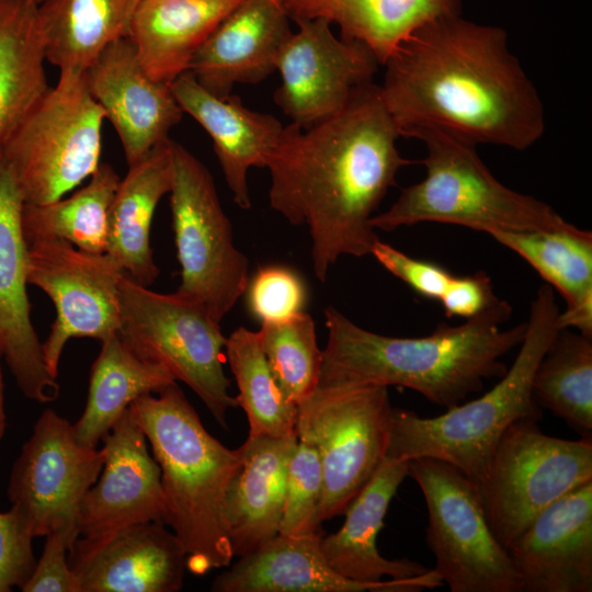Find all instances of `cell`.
I'll return each instance as SVG.
<instances>
[{"instance_id":"6da1fadb","label":"cell","mask_w":592,"mask_h":592,"mask_svg":"<svg viewBox=\"0 0 592 592\" xmlns=\"http://www.w3.org/2000/svg\"><path fill=\"white\" fill-rule=\"evenodd\" d=\"M400 134L371 82L334 115L303 128L284 126L266 156L269 203L295 226L306 225L318 281L343 255L371 254L379 239L375 210L411 163L397 147Z\"/></svg>"},{"instance_id":"7a4b0ae2","label":"cell","mask_w":592,"mask_h":592,"mask_svg":"<svg viewBox=\"0 0 592 592\" xmlns=\"http://www.w3.org/2000/svg\"><path fill=\"white\" fill-rule=\"evenodd\" d=\"M383 66L379 91L400 137L430 127L475 145L525 150L544 135L542 99L500 27L459 14L439 19Z\"/></svg>"},{"instance_id":"3957f363","label":"cell","mask_w":592,"mask_h":592,"mask_svg":"<svg viewBox=\"0 0 592 592\" xmlns=\"http://www.w3.org/2000/svg\"><path fill=\"white\" fill-rule=\"evenodd\" d=\"M511 314V305L497 297L462 325L442 322L429 335L398 338L366 330L328 306L319 384L400 386L433 405L453 408L479 392L485 380L506 373L502 357L526 332V321L501 328Z\"/></svg>"},{"instance_id":"277c9868","label":"cell","mask_w":592,"mask_h":592,"mask_svg":"<svg viewBox=\"0 0 592 592\" xmlns=\"http://www.w3.org/2000/svg\"><path fill=\"white\" fill-rule=\"evenodd\" d=\"M160 468L162 522L181 542L186 569L203 576L232 559L224 502L241 448H228L203 425L177 383L137 398L128 407Z\"/></svg>"},{"instance_id":"5b68a950","label":"cell","mask_w":592,"mask_h":592,"mask_svg":"<svg viewBox=\"0 0 592 592\" xmlns=\"http://www.w3.org/2000/svg\"><path fill=\"white\" fill-rule=\"evenodd\" d=\"M558 314L554 288L542 285L531 304L519 353L500 382L481 397L434 418L394 408L386 456L406 460L436 458L477 483L505 429L522 418H542L533 397V377L560 330Z\"/></svg>"},{"instance_id":"8992f818","label":"cell","mask_w":592,"mask_h":592,"mask_svg":"<svg viewBox=\"0 0 592 592\" xmlns=\"http://www.w3.org/2000/svg\"><path fill=\"white\" fill-rule=\"evenodd\" d=\"M407 137L425 146V177L405 187L374 229L392 231L424 221L494 230H542L567 221L548 204L502 184L479 158L475 144L436 128L422 127Z\"/></svg>"},{"instance_id":"52a82bcc","label":"cell","mask_w":592,"mask_h":592,"mask_svg":"<svg viewBox=\"0 0 592 592\" xmlns=\"http://www.w3.org/2000/svg\"><path fill=\"white\" fill-rule=\"evenodd\" d=\"M119 307L118 332L128 345L189 386L216 422L228 429V411L238 403L224 372L227 338L207 308L178 292L151 291L125 274L119 281Z\"/></svg>"},{"instance_id":"ba28073f","label":"cell","mask_w":592,"mask_h":592,"mask_svg":"<svg viewBox=\"0 0 592 592\" xmlns=\"http://www.w3.org/2000/svg\"><path fill=\"white\" fill-rule=\"evenodd\" d=\"M104 119L86 72H60L0 150L24 203L57 201L95 172Z\"/></svg>"},{"instance_id":"9c48e42d","label":"cell","mask_w":592,"mask_h":592,"mask_svg":"<svg viewBox=\"0 0 592 592\" xmlns=\"http://www.w3.org/2000/svg\"><path fill=\"white\" fill-rule=\"evenodd\" d=\"M392 409L388 387L354 383L319 384L297 406V440L321 463L322 522L343 514L386 458Z\"/></svg>"},{"instance_id":"30bf717a","label":"cell","mask_w":592,"mask_h":592,"mask_svg":"<svg viewBox=\"0 0 592 592\" xmlns=\"http://www.w3.org/2000/svg\"><path fill=\"white\" fill-rule=\"evenodd\" d=\"M592 481V439L549 436L522 418L501 435L478 487L488 524L506 549L550 503Z\"/></svg>"},{"instance_id":"8fae6325","label":"cell","mask_w":592,"mask_h":592,"mask_svg":"<svg viewBox=\"0 0 592 592\" xmlns=\"http://www.w3.org/2000/svg\"><path fill=\"white\" fill-rule=\"evenodd\" d=\"M170 209L181 282L178 293L201 301L219 323L246 293L249 261L235 246L209 170L170 140Z\"/></svg>"},{"instance_id":"7c38bea8","label":"cell","mask_w":592,"mask_h":592,"mask_svg":"<svg viewBox=\"0 0 592 592\" xmlns=\"http://www.w3.org/2000/svg\"><path fill=\"white\" fill-rule=\"evenodd\" d=\"M408 476L424 497L433 570L449 591L521 592L519 573L488 524L477 485L431 457L410 459Z\"/></svg>"},{"instance_id":"4fadbf2b","label":"cell","mask_w":592,"mask_h":592,"mask_svg":"<svg viewBox=\"0 0 592 592\" xmlns=\"http://www.w3.org/2000/svg\"><path fill=\"white\" fill-rule=\"evenodd\" d=\"M103 463V448L79 443L72 423L53 409L44 410L8 483L11 509L33 538L62 528L78 530L80 503Z\"/></svg>"},{"instance_id":"5bb4252c","label":"cell","mask_w":592,"mask_h":592,"mask_svg":"<svg viewBox=\"0 0 592 592\" xmlns=\"http://www.w3.org/2000/svg\"><path fill=\"white\" fill-rule=\"evenodd\" d=\"M123 275L107 254L88 253L65 240L29 246L27 282L41 288L56 309L50 332L42 343L46 368L54 378L71 338L103 342L119 331Z\"/></svg>"},{"instance_id":"9a60e30c","label":"cell","mask_w":592,"mask_h":592,"mask_svg":"<svg viewBox=\"0 0 592 592\" xmlns=\"http://www.w3.org/2000/svg\"><path fill=\"white\" fill-rule=\"evenodd\" d=\"M276 65L281 86L274 101L303 128L340 112L364 86L373 82L379 62L362 43L337 37L325 19L295 20Z\"/></svg>"},{"instance_id":"2e32d148","label":"cell","mask_w":592,"mask_h":592,"mask_svg":"<svg viewBox=\"0 0 592 592\" xmlns=\"http://www.w3.org/2000/svg\"><path fill=\"white\" fill-rule=\"evenodd\" d=\"M68 563L80 592H177L187 570L181 542L162 521L79 535Z\"/></svg>"},{"instance_id":"e0dca14e","label":"cell","mask_w":592,"mask_h":592,"mask_svg":"<svg viewBox=\"0 0 592 592\" xmlns=\"http://www.w3.org/2000/svg\"><path fill=\"white\" fill-rule=\"evenodd\" d=\"M24 200L11 168L0 152V355L21 392L46 403L59 395V384L46 368L42 343L31 319L26 291L29 246L22 229Z\"/></svg>"},{"instance_id":"ac0fdd59","label":"cell","mask_w":592,"mask_h":592,"mask_svg":"<svg viewBox=\"0 0 592 592\" xmlns=\"http://www.w3.org/2000/svg\"><path fill=\"white\" fill-rule=\"evenodd\" d=\"M92 96L113 124L127 166L167 141L184 114L171 87L143 68L129 37L111 43L86 71Z\"/></svg>"},{"instance_id":"d6986e66","label":"cell","mask_w":592,"mask_h":592,"mask_svg":"<svg viewBox=\"0 0 592 592\" xmlns=\"http://www.w3.org/2000/svg\"><path fill=\"white\" fill-rule=\"evenodd\" d=\"M506 550L521 592H591L592 481L546 506Z\"/></svg>"},{"instance_id":"ffe728a7","label":"cell","mask_w":592,"mask_h":592,"mask_svg":"<svg viewBox=\"0 0 592 592\" xmlns=\"http://www.w3.org/2000/svg\"><path fill=\"white\" fill-rule=\"evenodd\" d=\"M322 536L277 534L255 550L238 557L210 584L215 592H419L443 587L429 569L403 579L362 582L343 577L327 561Z\"/></svg>"},{"instance_id":"44dd1931","label":"cell","mask_w":592,"mask_h":592,"mask_svg":"<svg viewBox=\"0 0 592 592\" xmlns=\"http://www.w3.org/2000/svg\"><path fill=\"white\" fill-rule=\"evenodd\" d=\"M104 463L78 511L80 536L162 521L160 468L128 409L103 437Z\"/></svg>"},{"instance_id":"7402d4cb","label":"cell","mask_w":592,"mask_h":592,"mask_svg":"<svg viewBox=\"0 0 592 592\" xmlns=\"http://www.w3.org/2000/svg\"><path fill=\"white\" fill-rule=\"evenodd\" d=\"M289 20L277 0H242L203 42L187 72L218 98L236 84L262 82L293 33Z\"/></svg>"},{"instance_id":"603a6c76","label":"cell","mask_w":592,"mask_h":592,"mask_svg":"<svg viewBox=\"0 0 592 592\" xmlns=\"http://www.w3.org/2000/svg\"><path fill=\"white\" fill-rule=\"evenodd\" d=\"M170 87L183 112L210 136L232 201L241 209H249L248 171L264 168L283 124L272 114L250 110L232 93L226 98L212 94L190 72L178 77Z\"/></svg>"},{"instance_id":"cb8c5ba5","label":"cell","mask_w":592,"mask_h":592,"mask_svg":"<svg viewBox=\"0 0 592 592\" xmlns=\"http://www.w3.org/2000/svg\"><path fill=\"white\" fill-rule=\"evenodd\" d=\"M409 460L387 457L348 505L344 523L322 535L320 548L330 566L345 578L375 582L383 578L403 579L426 572L423 565L407 559H387L377 549L388 506L408 476Z\"/></svg>"},{"instance_id":"d4e9b609","label":"cell","mask_w":592,"mask_h":592,"mask_svg":"<svg viewBox=\"0 0 592 592\" xmlns=\"http://www.w3.org/2000/svg\"><path fill=\"white\" fill-rule=\"evenodd\" d=\"M297 436L248 437L240 467L224 502V523L234 557L244 556L278 534L286 470Z\"/></svg>"},{"instance_id":"484cf974","label":"cell","mask_w":592,"mask_h":592,"mask_svg":"<svg viewBox=\"0 0 592 592\" xmlns=\"http://www.w3.org/2000/svg\"><path fill=\"white\" fill-rule=\"evenodd\" d=\"M170 140L129 166L107 214L105 254L136 283L149 287L159 275L150 247V228L172 179Z\"/></svg>"},{"instance_id":"4316f807","label":"cell","mask_w":592,"mask_h":592,"mask_svg":"<svg viewBox=\"0 0 592 592\" xmlns=\"http://www.w3.org/2000/svg\"><path fill=\"white\" fill-rule=\"evenodd\" d=\"M242 0H139L128 37L157 82L171 84L214 29Z\"/></svg>"},{"instance_id":"83f0119b","label":"cell","mask_w":592,"mask_h":592,"mask_svg":"<svg viewBox=\"0 0 592 592\" xmlns=\"http://www.w3.org/2000/svg\"><path fill=\"white\" fill-rule=\"evenodd\" d=\"M291 20L325 19L364 44L379 65L424 25L459 14L460 0H277Z\"/></svg>"},{"instance_id":"f1b7e54d","label":"cell","mask_w":592,"mask_h":592,"mask_svg":"<svg viewBox=\"0 0 592 592\" xmlns=\"http://www.w3.org/2000/svg\"><path fill=\"white\" fill-rule=\"evenodd\" d=\"M174 383L167 369L140 357L117 332L101 342L91 367L86 407L72 424L75 437L96 447L132 402Z\"/></svg>"},{"instance_id":"f546056e","label":"cell","mask_w":592,"mask_h":592,"mask_svg":"<svg viewBox=\"0 0 592 592\" xmlns=\"http://www.w3.org/2000/svg\"><path fill=\"white\" fill-rule=\"evenodd\" d=\"M139 0H44L37 7L46 61L83 73L111 43L128 37Z\"/></svg>"},{"instance_id":"4dcf8cb0","label":"cell","mask_w":592,"mask_h":592,"mask_svg":"<svg viewBox=\"0 0 592 592\" xmlns=\"http://www.w3.org/2000/svg\"><path fill=\"white\" fill-rule=\"evenodd\" d=\"M37 7L0 0V150L50 89Z\"/></svg>"},{"instance_id":"1f68e13d","label":"cell","mask_w":592,"mask_h":592,"mask_svg":"<svg viewBox=\"0 0 592 592\" xmlns=\"http://www.w3.org/2000/svg\"><path fill=\"white\" fill-rule=\"evenodd\" d=\"M89 179L69 197L24 203L21 221L27 246L59 239L88 253H105L107 214L121 178L112 166L100 163Z\"/></svg>"},{"instance_id":"d6a6232c","label":"cell","mask_w":592,"mask_h":592,"mask_svg":"<svg viewBox=\"0 0 592 592\" xmlns=\"http://www.w3.org/2000/svg\"><path fill=\"white\" fill-rule=\"evenodd\" d=\"M539 407L561 418L583 439H592V337L560 329L533 377Z\"/></svg>"},{"instance_id":"836d02e7","label":"cell","mask_w":592,"mask_h":592,"mask_svg":"<svg viewBox=\"0 0 592 592\" xmlns=\"http://www.w3.org/2000/svg\"><path fill=\"white\" fill-rule=\"evenodd\" d=\"M500 244L523 258L567 306L592 299V232L566 223L542 230H494Z\"/></svg>"},{"instance_id":"e575fe53","label":"cell","mask_w":592,"mask_h":592,"mask_svg":"<svg viewBox=\"0 0 592 592\" xmlns=\"http://www.w3.org/2000/svg\"><path fill=\"white\" fill-rule=\"evenodd\" d=\"M225 355L239 390L237 399L248 419V437L296 435L297 406L280 388L257 331L246 327L226 339Z\"/></svg>"},{"instance_id":"d590c367","label":"cell","mask_w":592,"mask_h":592,"mask_svg":"<svg viewBox=\"0 0 592 592\" xmlns=\"http://www.w3.org/2000/svg\"><path fill=\"white\" fill-rule=\"evenodd\" d=\"M257 332L280 388L298 406L320 383L322 350L314 319L300 311L285 320L263 322Z\"/></svg>"},{"instance_id":"8d00e7d4","label":"cell","mask_w":592,"mask_h":592,"mask_svg":"<svg viewBox=\"0 0 592 592\" xmlns=\"http://www.w3.org/2000/svg\"><path fill=\"white\" fill-rule=\"evenodd\" d=\"M323 477L317 451L297 440L286 470L285 498L278 534L322 536L320 517Z\"/></svg>"},{"instance_id":"74e56055","label":"cell","mask_w":592,"mask_h":592,"mask_svg":"<svg viewBox=\"0 0 592 592\" xmlns=\"http://www.w3.org/2000/svg\"><path fill=\"white\" fill-rule=\"evenodd\" d=\"M246 292L248 308L261 323L293 317L303 311L307 298L300 276L281 265L260 267Z\"/></svg>"},{"instance_id":"f35d334b","label":"cell","mask_w":592,"mask_h":592,"mask_svg":"<svg viewBox=\"0 0 592 592\" xmlns=\"http://www.w3.org/2000/svg\"><path fill=\"white\" fill-rule=\"evenodd\" d=\"M78 536L77 528H62L48 534L39 559L20 590L80 592L77 578L68 563L69 547Z\"/></svg>"},{"instance_id":"ab89813d","label":"cell","mask_w":592,"mask_h":592,"mask_svg":"<svg viewBox=\"0 0 592 592\" xmlns=\"http://www.w3.org/2000/svg\"><path fill=\"white\" fill-rule=\"evenodd\" d=\"M371 254L389 273L429 299L440 300L453 278L441 265L411 258L379 239L373 246Z\"/></svg>"},{"instance_id":"60d3db41","label":"cell","mask_w":592,"mask_h":592,"mask_svg":"<svg viewBox=\"0 0 592 592\" xmlns=\"http://www.w3.org/2000/svg\"><path fill=\"white\" fill-rule=\"evenodd\" d=\"M33 536L10 508L0 512V592L20 588L31 576L36 559Z\"/></svg>"},{"instance_id":"b9f144b4","label":"cell","mask_w":592,"mask_h":592,"mask_svg":"<svg viewBox=\"0 0 592 592\" xmlns=\"http://www.w3.org/2000/svg\"><path fill=\"white\" fill-rule=\"evenodd\" d=\"M491 278L482 271L451 280L440 299L449 318H473L483 311L494 299Z\"/></svg>"},{"instance_id":"7bdbcfd3","label":"cell","mask_w":592,"mask_h":592,"mask_svg":"<svg viewBox=\"0 0 592 592\" xmlns=\"http://www.w3.org/2000/svg\"><path fill=\"white\" fill-rule=\"evenodd\" d=\"M1 355H0V441L2 440V436L5 431V424H7V418H5V409H4V385H3V378H2V371H1Z\"/></svg>"},{"instance_id":"ee69618b","label":"cell","mask_w":592,"mask_h":592,"mask_svg":"<svg viewBox=\"0 0 592 592\" xmlns=\"http://www.w3.org/2000/svg\"><path fill=\"white\" fill-rule=\"evenodd\" d=\"M29 1H32V2H34V3H36V4H39V3H42L44 0H29Z\"/></svg>"}]
</instances>
